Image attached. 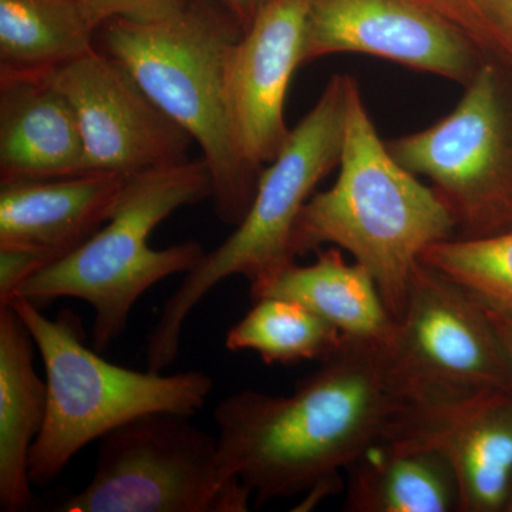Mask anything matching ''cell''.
<instances>
[{
    "label": "cell",
    "mask_w": 512,
    "mask_h": 512,
    "mask_svg": "<svg viewBox=\"0 0 512 512\" xmlns=\"http://www.w3.org/2000/svg\"><path fill=\"white\" fill-rule=\"evenodd\" d=\"M291 396L232 393L214 412L225 474L259 505L309 491L328 494L339 470L382 439L403 399L387 343L343 336Z\"/></svg>",
    "instance_id": "6da1fadb"
},
{
    "label": "cell",
    "mask_w": 512,
    "mask_h": 512,
    "mask_svg": "<svg viewBox=\"0 0 512 512\" xmlns=\"http://www.w3.org/2000/svg\"><path fill=\"white\" fill-rule=\"evenodd\" d=\"M308 0H268L225 63V106L249 167L262 173L288 143L285 99L303 64Z\"/></svg>",
    "instance_id": "4fadbf2b"
},
{
    "label": "cell",
    "mask_w": 512,
    "mask_h": 512,
    "mask_svg": "<svg viewBox=\"0 0 512 512\" xmlns=\"http://www.w3.org/2000/svg\"><path fill=\"white\" fill-rule=\"evenodd\" d=\"M343 335L318 313L285 298L254 301L251 311L227 333L231 352L251 350L266 365L322 362L342 343Z\"/></svg>",
    "instance_id": "ffe728a7"
},
{
    "label": "cell",
    "mask_w": 512,
    "mask_h": 512,
    "mask_svg": "<svg viewBox=\"0 0 512 512\" xmlns=\"http://www.w3.org/2000/svg\"><path fill=\"white\" fill-rule=\"evenodd\" d=\"M94 29L114 18L153 20L187 6L190 0H80Z\"/></svg>",
    "instance_id": "603a6c76"
},
{
    "label": "cell",
    "mask_w": 512,
    "mask_h": 512,
    "mask_svg": "<svg viewBox=\"0 0 512 512\" xmlns=\"http://www.w3.org/2000/svg\"><path fill=\"white\" fill-rule=\"evenodd\" d=\"M80 0H0V77L46 76L93 52Z\"/></svg>",
    "instance_id": "d6986e66"
},
{
    "label": "cell",
    "mask_w": 512,
    "mask_h": 512,
    "mask_svg": "<svg viewBox=\"0 0 512 512\" xmlns=\"http://www.w3.org/2000/svg\"><path fill=\"white\" fill-rule=\"evenodd\" d=\"M440 454L460 490V511L504 512L512 483V394L403 400L382 439Z\"/></svg>",
    "instance_id": "7c38bea8"
},
{
    "label": "cell",
    "mask_w": 512,
    "mask_h": 512,
    "mask_svg": "<svg viewBox=\"0 0 512 512\" xmlns=\"http://www.w3.org/2000/svg\"><path fill=\"white\" fill-rule=\"evenodd\" d=\"M128 178L94 171L0 184V249H30L59 261L110 220Z\"/></svg>",
    "instance_id": "5bb4252c"
},
{
    "label": "cell",
    "mask_w": 512,
    "mask_h": 512,
    "mask_svg": "<svg viewBox=\"0 0 512 512\" xmlns=\"http://www.w3.org/2000/svg\"><path fill=\"white\" fill-rule=\"evenodd\" d=\"M218 5L227 10L237 20L242 30H247L259 15L268 0H217Z\"/></svg>",
    "instance_id": "cb8c5ba5"
},
{
    "label": "cell",
    "mask_w": 512,
    "mask_h": 512,
    "mask_svg": "<svg viewBox=\"0 0 512 512\" xmlns=\"http://www.w3.org/2000/svg\"><path fill=\"white\" fill-rule=\"evenodd\" d=\"M362 53L467 86L487 56L421 0H308L303 64Z\"/></svg>",
    "instance_id": "8fae6325"
},
{
    "label": "cell",
    "mask_w": 512,
    "mask_h": 512,
    "mask_svg": "<svg viewBox=\"0 0 512 512\" xmlns=\"http://www.w3.org/2000/svg\"><path fill=\"white\" fill-rule=\"evenodd\" d=\"M100 50L120 63L151 100L201 147L215 212L241 224L259 177L239 153L225 106V63L244 30L222 8L190 0L164 18H114L100 26Z\"/></svg>",
    "instance_id": "3957f363"
},
{
    "label": "cell",
    "mask_w": 512,
    "mask_h": 512,
    "mask_svg": "<svg viewBox=\"0 0 512 512\" xmlns=\"http://www.w3.org/2000/svg\"><path fill=\"white\" fill-rule=\"evenodd\" d=\"M312 265H293L251 296L285 298L318 313L348 338L392 342L396 320L365 266L348 264L336 248L318 249Z\"/></svg>",
    "instance_id": "e0dca14e"
},
{
    "label": "cell",
    "mask_w": 512,
    "mask_h": 512,
    "mask_svg": "<svg viewBox=\"0 0 512 512\" xmlns=\"http://www.w3.org/2000/svg\"><path fill=\"white\" fill-rule=\"evenodd\" d=\"M458 26L488 59L512 66V0H421Z\"/></svg>",
    "instance_id": "7402d4cb"
},
{
    "label": "cell",
    "mask_w": 512,
    "mask_h": 512,
    "mask_svg": "<svg viewBox=\"0 0 512 512\" xmlns=\"http://www.w3.org/2000/svg\"><path fill=\"white\" fill-rule=\"evenodd\" d=\"M86 173L76 111L50 74L0 77V184Z\"/></svg>",
    "instance_id": "9a60e30c"
},
{
    "label": "cell",
    "mask_w": 512,
    "mask_h": 512,
    "mask_svg": "<svg viewBox=\"0 0 512 512\" xmlns=\"http://www.w3.org/2000/svg\"><path fill=\"white\" fill-rule=\"evenodd\" d=\"M35 340L10 305L0 306V510L33 503L29 456L43 429L47 384L35 369Z\"/></svg>",
    "instance_id": "2e32d148"
},
{
    "label": "cell",
    "mask_w": 512,
    "mask_h": 512,
    "mask_svg": "<svg viewBox=\"0 0 512 512\" xmlns=\"http://www.w3.org/2000/svg\"><path fill=\"white\" fill-rule=\"evenodd\" d=\"M339 165L333 187L312 195L302 208L293 228V255L325 244L345 249L373 276L397 322L420 255L456 237V227L436 191L392 156L352 76Z\"/></svg>",
    "instance_id": "7a4b0ae2"
},
{
    "label": "cell",
    "mask_w": 512,
    "mask_h": 512,
    "mask_svg": "<svg viewBox=\"0 0 512 512\" xmlns=\"http://www.w3.org/2000/svg\"><path fill=\"white\" fill-rule=\"evenodd\" d=\"M504 512H512V483L510 488V494H508L507 504H505Z\"/></svg>",
    "instance_id": "484cf974"
},
{
    "label": "cell",
    "mask_w": 512,
    "mask_h": 512,
    "mask_svg": "<svg viewBox=\"0 0 512 512\" xmlns=\"http://www.w3.org/2000/svg\"><path fill=\"white\" fill-rule=\"evenodd\" d=\"M208 197L212 178L204 158L131 175L106 227L37 272L13 296L40 309L59 298L89 303L94 311L93 348L104 352L123 335L143 293L167 276L187 274L204 258L198 242L154 249L148 237L178 208Z\"/></svg>",
    "instance_id": "5b68a950"
},
{
    "label": "cell",
    "mask_w": 512,
    "mask_h": 512,
    "mask_svg": "<svg viewBox=\"0 0 512 512\" xmlns=\"http://www.w3.org/2000/svg\"><path fill=\"white\" fill-rule=\"evenodd\" d=\"M420 262L473 296L487 311L512 319V229L490 237L439 241Z\"/></svg>",
    "instance_id": "44dd1931"
},
{
    "label": "cell",
    "mask_w": 512,
    "mask_h": 512,
    "mask_svg": "<svg viewBox=\"0 0 512 512\" xmlns=\"http://www.w3.org/2000/svg\"><path fill=\"white\" fill-rule=\"evenodd\" d=\"M349 74L330 77L322 96L298 126L279 156L264 168L247 215L231 237L185 275L164 303L148 338L147 367L161 372L180 352L181 332L192 309L214 286L232 275L245 276L251 296L295 265L292 235L296 220L316 185L342 157Z\"/></svg>",
    "instance_id": "277c9868"
},
{
    "label": "cell",
    "mask_w": 512,
    "mask_h": 512,
    "mask_svg": "<svg viewBox=\"0 0 512 512\" xmlns=\"http://www.w3.org/2000/svg\"><path fill=\"white\" fill-rule=\"evenodd\" d=\"M386 146L404 168L429 178L454 238L512 229V66L485 60L450 114Z\"/></svg>",
    "instance_id": "ba28073f"
},
{
    "label": "cell",
    "mask_w": 512,
    "mask_h": 512,
    "mask_svg": "<svg viewBox=\"0 0 512 512\" xmlns=\"http://www.w3.org/2000/svg\"><path fill=\"white\" fill-rule=\"evenodd\" d=\"M348 471L345 511H460L454 471L434 451L379 440Z\"/></svg>",
    "instance_id": "ac0fdd59"
},
{
    "label": "cell",
    "mask_w": 512,
    "mask_h": 512,
    "mask_svg": "<svg viewBox=\"0 0 512 512\" xmlns=\"http://www.w3.org/2000/svg\"><path fill=\"white\" fill-rule=\"evenodd\" d=\"M50 79L76 111L92 173L131 177L188 160L190 134L101 50L64 64Z\"/></svg>",
    "instance_id": "30bf717a"
},
{
    "label": "cell",
    "mask_w": 512,
    "mask_h": 512,
    "mask_svg": "<svg viewBox=\"0 0 512 512\" xmlns=\"http://www.w3.org/2000/svg\"><path fill=\"white\" fill-rule=\"evenodd\" d=\"M185 414L153 412L101 437L92 480L62 512H244L251 488L225 474L218 437Z\"/></svg>",
    "instance_id": "52a82bcc"
},
{
    "label": "cell",
    "mask_w": 512,
    "mask_h": 512,
    "mask_svg": "<svg viewBox=\"0 0 512 512\" xmlns=\"http://www.w3.org/2000/svg\"><path fill=\"white\" fill-rule=\"evenodd\" d=\"M491 319H493L495 328L500 333L503 339L505 349H507L508 357H510L512 365V319L504 318V316L497 315V313L490 312Z\"/></svg>",
    "instance_id": "d4e9b609"
},
{
    "label": "cell",
    "mask_w": 512,
    "mask_h": 512,
    "mask_svg": "<svg viewBox=\"0 0 512 512\" xmlns=\"http://www.w3.org/2000/svg\"><path fill=\"white\" fill-rule=\"evenodd\" d=\"M6 305L25 323L46 370V420L29 456L32 485L52 483L84 446L138 416L171 412L191 417L214 389L211 377L195 370L164 376L107 362L84 345L82 323L73 313L52 320L20 296Z\"/></svg>",
    "instance_id": "8992f818"
},
{
    "label": "cell",
    "mask_w": 512,
    "mask_h": 512,
    "mask_svg": "<svg viewBox=\"0 0 512 512\" xmlns=\"http://www.w3.org/2000/svg\"><path fill=\"white\" fill-rule=\"evenodd\" d=\"M389 349L403 400L512 394V365L490 313L473 296L421 264L414 269Z\"/></svg>",
    "instance_id": "9c48e42d"
}]
</instances>
